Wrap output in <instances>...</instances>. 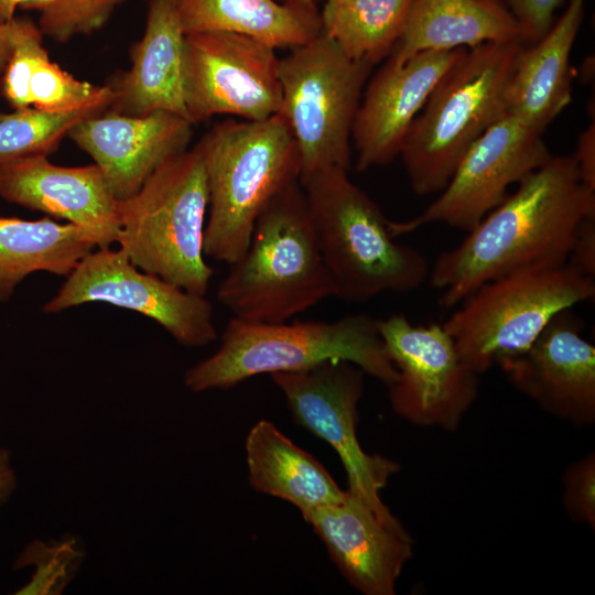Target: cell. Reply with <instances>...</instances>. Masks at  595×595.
Segmentation results:
<instances>
[{"label": "cell", "mask_w": 595, "mask_h": 595, "mask_svg": "<svg viewBox=\"0 0 595 595\" xmlns=\"http://www.w3.org/2000/svg\"><path fill=\"white\" fill-rule=\"evenodd\" d=\"M185 34L225 31L274 48H293L321 32L320 13L274 0H173Z\"/></svg>", "instance_id": "25"}, {"label": "cell", "mask_w": 595, "mask_h": 595, "mask_svg": "<svg viewBox=\"0 0 595 595\" xmlns=\"http://www.w3.org/2000/svg\"><path fill=\"white\" fill-rule=\"evenodd\" d=\"M363 313L335 321L257 323L232 317L218 349L184 375L195 392L229 389L260 374L301 372L345 360L390 387L398 378L378 328Z\"/></svg>", "instance_id": "3"}, {"label": "cell", "mask_w": 595, "mask_h": 595, "mask_svg": "<svg viewBox=\"0 0 595 595\" xmlns=\"http://www.w3.org/2000/svg\"><path fill=\"white\" fill-rule=\"evenodd\" d=\"M563 505L574 521L595 528V456L589 453L567 467Z\"/></svg>", "instance_id": "31"}, {"label": "cell", "mask_w": 595, "mask_h": 595, "mask_svg": "<svg viewBox=\"0 0 595 595\" xmlns=\"http://www.w3.org/2000/svg\"><path fill=\"white\" fill-rule=\"evenodd\" d=\"M413 0H325L321 31L350 58L375 65L404 30Z\"/></svg>", "instance_id": "27"}, {"label": "cell", "mask_w": 595, "mask_h": 595, "mask_svg": "<svg viewBox=\"0 0 595 595\" xmlns=\"http://www.w3.org/2000/svg\"><path fill=\"white\" fill-rule=\"evenodd\" d=\"M302 187L337 298L364 302L385 292L405 293L429 278L424 255L394 240L391 220L347 170L324 171Z\"/></svg>", "instance_id": "6"}, {"label": "cell", "mask_w": 595, "mask_h": 595, "mask_svg": "<svg viewBox=\"0 0 595 595\" xmlns=\"http://www.w3.org/2000/svg\"><path fill=\"white\" fill-rule=\"evenodd\" d=\"M317 1L318 0H283L284 3L292 4L294 7L315 13H318Z\"/></svg>", "instance_id": "37"}, {"label": "cell", "mask_w": 595, "mask_h": 595, "mask_svg": "<svg viewBox=\"0 0 595 595\" xmlns=\"http://www.w3.org/2000/svg\"><path fill=\"white\" fill-rule=\"evenodd\" d=\"M567 263L595 280V213L587 215L578 225Z\"/></svg>", "instance_id": "33"}, {"label": "cell", "mask_w": 595, "mask_h": 595, "mask_svg": "<svg viewBox=\"0 0 595 595\" xmlns=\"http://www.w3.org/2000/svg\"><path fill=\"white\" fill-rule=\"evenodd\" d=\"M85 549L75 537L46 543L34 539L19 554L14 570L33 566L31 578L17 595H60L75 577Z\"/></svg>", "instance_id": "30"}, {"label": "cell", "mask_w": 595, "mask_h": 595, "mask_svg": "<svg viewBox=\"0 0 595 595\" xmlns=\"http://www.w3.org/2000/svg\"><path fill=\"white\" fill-rule=\"evenodd\" d=\"M17 487V476L10 452L0 447V507L6 504Z\"/></svg>", "instance_id": "35"}, {"label": "cell", "mask_w": 595, "mask_h": 595, "mask_svg": "<svg viewBox=\"0 0 595 595\" xmlns=\"http://www.w3.org/2000/svg\"><path fill=\"white\" fill-rule=\"evenodd\" d=\"M371 68L322 31L280 58L278 113L296 144L301 185L324 171L349 169L351 129Z\"/></svg>", "instance_id": "9"}, {"label": "cell", "mask_w": 595, "mask_h": 595, "mask_svg": "<svg viewBox=\"0 0 595 595\" xmlns=\"http://www.w3.org/2000/svg\"><path fill=\"white\" fill-rule=\"evenodd\" d=\"M280 58L256 39L225 31L187 33L183 95L194 125L217 115L264 120L281 106Z\"/></svg>", "instance_id": "11"}, {"label": "cell", "mask_w": 595, "mask_h": 595, "mask_svg": "<svg viewBox=\"0 0 595 595\" xmlns=\"http://www.w3.org/2000/svg\"><path fill=\"white\" fill-rule=\"evenodd\" d=\"M107 108L69 111L25 108L0 113V163L30 155H48L77 123Z\"/></svg>", "instance_id": "28"}, {"label": "cell", "mask_w": 595, "mask_h": 595, "mask_svg": "<svg viewBox=\"0 0 595 595\" xmlns=\"http://www.w3.org/2000/svg\"><path fill=\"white\" fill-rule=\"evenodd\" d=\"M497 1H502V0H497Z\"/></svg>", "instance_id": "38"}, {"label": "cell", "mask_w": 595, "mask_h": 595, "mask_svg": "<svg viewBox=\"0 0 595 595\" xmlns=\"http://www.w3.org/2000/svg\"><path fill=\"white\" fill-rule=\"evenodd\" d=\"M208 188L196 147L156 167L137 193L118 199V244L140 270L206 295L214 268L204 255Z\"/></svg>", "instance_id": "7"}, {"label": "cell", "mask_w": 595, "mask_h": 595, "mask_svg": "<svg viewBox=\"0 0 595 595\" xmlns=\"http://www.w3.org/2000/svg\"><path fill=\"white\" fill-rule=\"evenodd\" d=\"M195 147L208 188L204 255L230 266L247 249L267 205L300 182L296 144L277 113L264 120L220 121Z\"/></svg>", "instance_id": "2"}, {"label": "cell", "mask_w": 595, "mask_h": 595, "mask_svg": "<svg viewBox=\"0 0 595 595\" xmlns=\"http://www.w3.org/2000/svg\"><path fill=\"white\" fill-rule=\"evenodd\" d=\"M246 458L252 488L292 504L304 520L346 496L320 462L270 421L261 420L249 431Z\"/></svg>", "instance_id": "24"}, {"label": "cell", "mask_w": 595, "mask_h": 595, "mask_svg": "<svg viewBox=\"0 0 595 595\" xmlns=\"http://www.w3.org/2000/svg\"><path fill=\"white\" fill-rule=\"evenodd\" d=\"M0 197L79 227L98 248L118 241V198L96 164L58 166L42 154L2 162Z\"/></svg>", "instance_id": "17"}, {"label": "cell", "mask_w": 595, "mask_h": 595, "mask_svg": "<svg viewBox=\"0 0 595 595\" xmlns=\"http://www.w3.org/2000/svg\"><path fill=\"white\" fill-rule=\"evenodd\" d=\"M12 52L2 74V94L14 110L69 111L109 107V85L79 80L53 63L37 24L28 18L9 21Z\"/></svg>", "instance_id": "22"}, {"label": "cell", "mask_w": 595, "mask_h": 595, "mask_svg": "<svg viewBox=\"0 0 595 595\" xmlns=\"http://www.w3.org/2000/svg\"><path fill=\"white\" fill-rule=\"evenodd\" d=\"M90 302L138 312L186 347L206 346L217 338L213 305L205 295L140 270L121 248H99L85 256L43 311L54 314Z\"/></svg>", "instance_id": "13"}, {"label": "cell", "mask_w": 595, "mask_h": 595, "mask_svg": "<svg viewBox=\"0 0 595 595\" xmlns=\"http://www.w3.org/2000/svg\"><path fill=\"white\" fill-rule=\"evenodd\" d=\"M182 29L173 0H151L142 37L132 48L131 68L108 84L109 109L127 116L167 111L188 119L183 95Z\"/></svg>", "instance_id": "20"}, {"label": "cell", "mask_w": 595, "mask_h": 595, "mask_svg": "<svg viewBox=\"0 0 595 595\" xmlns=\"http://www.w3.org/2000/svg\"><path fill=\"white\" fill-rule=\"evenodd\" d=\"M95 247L85 230L69 223L0 217V302L34 272L67 277Z\"/></svg>", "instance_id": "26"}, {"label": "cell", "mask_w": 595, "mask_h": 595, "mask_svg": "<svg viewBox=\"0 0 595 595\" xmlns=\"http://www.w3.org/2000/svg\"><path fill=\"white\" fill-rule=\"evenodd\" d=\"M192 127L167 111L127 116L107 108L82 120L67 136L93 158L115 196L125 199L162 163L187 150Z\"/></svg>", "instance_id": "18"}, {"label": "cell", "mask_w": 595, "mask_h": 595, "mask_svg": "<svg viewBox=\"0 0 595 595\" xmlns=\"http://www.w3.org/2000/svg\"><path fill=\"white\" fill-rule=\"evenodd\" d=\"M595 296V280L565 263L512 272L480 285L442 325L478 375L524 351L560 312Z\"/></svg>", "instance_id": "8"}, {"label": "cell", "mask_w": 595, "mask_h": 595, "mask_svg": "<svg viewBox=\"0 0 595 595\" xmlns=\"http://www.w3.org/2000/svg\"><path fill=\"white\" fill-rule=\"evenodd\" d=\"M324 542L342 575L366 595H393L396 582L412 556V538L385 522L364 500L345 498L306 519Z\"/></svg>", "instance_id": "19"}, {"label": "cell", "mask_w": 595, "mask_h": 595, "mask_svg": "<svg viewBox=\"0 0 595 595\" xmlns=\"http://www.w3.org/2000/svg\"><path fill=\"white\" fill-rule=\"evenodd\" d=\"M585 0H569L547 33L518 57L507 91V113L542 132L572 101L570 58Z\"/></svg>", "instance_id": "21"}, {"label": "cell", "mask_w": 595, "mask_h": 595, "mask_svg": "<svg viewBox=\"0 0 595 595\" xmlns=\"http://www.w3.org/2000/svg\"><path fill=\"white\" fill-rule=\"evenodd\" d=\"M551 155L542 132L506 113L473 143L440 196L416 217L391 221L392 231L397 237L435 223L469 231Z\"/></svg>", "instance_id": "14"}, {"label": "cell", "mask_w": 595, "mask_h": 595, "mask_svg": "<svg viewBox=\"0 0 595 595\" xmlns=\"http://www.w3.org/2000/svg\"><path fill=\"white\" fill-rule=\"evenodd\" d=\"M515 40L527 43L520 24L502 1L413 0L402 35L387 58L402 63L423 51Z\"/></svg>", "instance_id": "23"}, {"label": "cell", "mask_w": 595, "mask_h": 595, "mask_svg": "<svg viewBox=\"0 0 595 595\" xmlns=\"http://www.w3.org/2000/svg\"><path fill=\"white\" fill-rule=\"evenodd\" d=\"M527 43L466 48L415 117L400 155L413 192H441L473 143L507 113V91Z\"/></svg>", "instance_id": "5"}, {"label": "cell", "mask_w": 595, "mask_h": 595, "mask_svg": "<svg viewBox=\"0 0 595 595\" xmlns=\"http://www.w3.org/2000/svg\"><path fill=\"white\" fill-rule=\"evenodd\" d=\"M583 182L595 191V125L592 123L580 134L577 149L573 153Z\"/></svg>", "instance_id": "34"}, {"label": "cell", "mask_w": 595, "mask_h": 595, "mask_svg": "<svg viewBox=\"0 0 595 595\" xmlns=\"http://www.w3.org/2000/svg\"><path fill=\"white\" fill-rule=\"evenodd\" d=\"M571 309L558 313L524 351L498 366L512 386L549 413L585 425L595 421V347Z\"/></svg>", "instance_id": "15"}, {"label": "cell", "mask_w": 595, "mask_h": 595, "mask_svg": "<svg viewBox=\"0 0 595 595\" xmlns=\"http://www.w3.org/2000/svg\"><path fill=\"white\" fill-rule=\"evenodd\" d=\"M465 47L423 51L402 63L387 58L370 79L353 129L356 170L391 163L430 94Z\"/></svg>", "instance_id": "16"}, {"label": "cell", "mask_w": 595, "mask_h": 595, "mask_svg": "<svg viewBox=\"0 0 595 595\" xmlns=\"http://www.w3.org/2000/svg\"><path fill=\"white\" fill-rule=\"evenodd\" d=\"M365 372L345 360H331L301 372H277L271 378L282 391L296 424L309 430L338 454L347 474L348 491L364 500L385 522L400 526L380 498V491L400 465L366 453L358 441L357 404Z\"/></svg>", "instance_id": "10"}, {"label": "cell", "mask_w": 595, "mask_h": 595, "mask_svg": "<svg viewBox=\"0 0 595 595\" xmlns=\"http://www.w3.org/2000/svg\"><path fill=\"white\" fill-rule=\"evenodd\" d=\"M12 52L9 21L0 22V76H2Z\"/></svg>", "instance_id": "36"}, {"label": "cell", "mask_w": 595, "mask_h": 595, "mask_svg": "<svg viewBox=\"0 0 595 595\" xmlns=\"http://www.w3.org/2000/svg\"><path fill=\"white\" fill-rule=\"evenodd\" d=\"M563 0H502L520 24L527 43L540 40L553 23L555 10Z\"/></svg>", "instance_id": "32"}, {"label": "cell", "mask_w": 595, "mask_h": 595, "mask_svg": "<svg viewBox=\"0 0 595 595\" xmlns=\"http://www.w3.org/2000/svg\"><path fill=\"white\" fill-rule=\"evenodd\" d=\"M331 296L336 289L303 187L295 182L259 215L247 249L217 289V300L236 318L282 323Z\"/></svg>", "instance_id": "4"}, {"label": "cell", "mask_w": 595, "mask_h": 595, "mask_svg": "<svg viewBox=\"0 0 595 595\" xmlns=\"http://www.w3.org/2000/svg\"><path fill=\"white\" fill-rule=\"evenodd\" d=\"M378 328L398 371L389 388L393 411L413 424L454 431L478 392V374L461 357L442 324H413L404 314Z\"/></svg>", "instance_id": "12"}, {"label": "cell", "mask_w": 595, "mask_h": 595, "mask_svg": "<svg viewBox=\"0 0 595 595\" xmlns=\"http://www.w3.org/2000/svg\"><path fill=\"white\" fill-rule=\"evenodd\" d=\"M595 213V191L573 154L551 155L430 268L440 305L453 309L484 283L534 267L567 263L576 229Z\"/></svg>", "instance_id": "1"}, {"label": "cell", "mask_w": 595, "mask_h": 595, "mask_svg": "<svg viewBox=\"0 0 595 595\" xmlns=\"http://www.w3.org/2000/svg\"><path fill=\"white\" fill-rule=\"evenodd\" d=\"M126 0H0V22L15 17L18 9L39 12L37 26L43 35L67 42L77 35L101 29Z\"/></svg>", "instance_id": "29"}]
</instances>
